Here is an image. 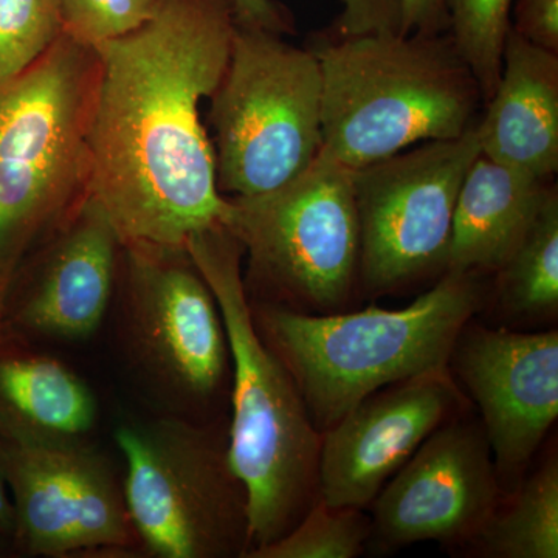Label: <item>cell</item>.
I'll use <instances>...</instances> for the list:
<instances>
[{"label": "cell", "mask_w": 558, "mask_h": 558, "mask_svg": "<svg viewBox=\"0 0 558 558\" xmlns=\"http://www.w3.org/2000/svg\"><path fill=\"white\" fill-rule=\"evenodd\" d=\"M236 22L231 0H165L137 31L94 47L90 194L121 245L185 247L220 223L227 197L201 102L226 72Z\"/></svg>", "instance_id": "6da1fadb"}, {"label": "cell", "mask_w": 558, "mask_h": 558, "mask_svg": "<svg viewBox=\"0 0 558 558\" xmlns=\"http://www.w3.org/2000/svg\"><path fill=\"white\" fill-rule=\"evenodd\" d=\"M185 247L215 295L229 340V459L247 492L252 553L288 534L319 498L322 433L292 374L256 328L240 242L216 223Z\"/></svg>", "instance_id": "7a4b0ae2"}, {"label": "cell", "mask_w": 558, "mask_h": 558, "mask_svg": "<svg viewBox=\"0 0 558 558\" xmlns=\"http://www.w3.org/2000/svg\"><path fill=\"white\" fill-rule=\"evenodd\" d=\"M481 277L476 271H444L403 310L306 314L259 303L252 314L323 433L373 392L449 368L459 333L486 301Z\"/></svg>", "instance_id": "3957f363"}, {"label": "cell", "mask_w": 558, "mask_h": 558, "mask_svg": "<svg viewBox=\"0 0 558 558\" xmlns=\"http://www.w3.org/2000/svg\"><path fill=\"white\" fill-rule=\"evenodd\" d=\"M307 49L322 68V153L352 170L478 123L483 92L449 32L328 33Z\"/></svg>", "instance_id": "277c9868"}, {"label": "cell", "mask_w": 558, "mask_h": 558, "mask_svg": "<svg viewBox=\"0 0 558 558\" xmlns=\"http://www.w3.org/2000/svg\"><path fill=\"white\" fill-rule=\"evenodd\" d=\"M97 53L69 35L0 90V318L21 260L90 194Z\"/></svg>", "instance_id": "5b68a950"}, {"label": "cell", "mask_w": 558, "mask_h": 558, "mask_svg": "<svg viewBox=\"0 0 558 558\" xmlns=\"http://www.w3.org/2000/svg\"><path fill=\"white\" fill-rule=\"evenodd\" d=\"M281 36L236 22L209 97L218 189L230 197L282 189L322 153V68L311 49Z\"/></svg>", "instance_id": "8992f818"}, {"label": "cell", "mask_w": 558, "mask_h": 558, "mask_svg": "<svg viewBox=\"0 0 558 558\" xmlns=\"http://www.w3.org/2000/svg\"><path fill=\"white\" fill-rule=\"evenodd\" d=\"M354 170L319 153L299 179L255 197H227L220 223L248 256V279L270 304L343 312L360 282Z\"/></svg>", "instance_id": "52a82bcc"}, {"label": "cell", "mask_w": 558, "mask_h": 558, "mask_svg": "<svg viewBox=\"0 0 558 558\" xmlns=\"http://www.w3.org/2000/svg\"><path fill=\"white\" fill-rule=\"evenodd\" d=\"M132 527L161 558L247 557L248 499L229 438L180 418L130 424L116 435Z\"/></svg>", "instance_id": "ba28073f"}, {"label": "cell", "mask_w": 558, "mask_h": 558, "mask_svg": "<svg viewBox=\"0 0 558 558\" xmlns=\"http://www.w3.org/2000/svg\"><path fill=\"white\" fill-rule=\"evenodd\" d=\"M480 154L475 124L354 170L365 292L384 295L444 274L459 189Z\"/></svg>", "instance_id": "9c48e42d"}, {"label": "cell", "mask_w": 558, "mask_h": 558, "mask_svg": "<svg viewBox=\"0 0 558 558\" xmlns=\"http://www.w3.org/2000/svg\"><path fill=\"white\" fill-rule=\"evenodd\" d=\"M14 534L33 556L130 548L138 539L112 468L70 436L25 427L0 413Z\"/></svg>", "instance_id": "30bf717a"}, {"label": "cell", "mask_w": 558, "mask_h": 558, "mask_svg": "<svg viewBox=\"0 0 558 558\" xmlns=\"http://www.w3.org/2000/svg\"><path fill=\"white\" fill-rule=\"evenodd\" d=\"M124 329L132 359L178 403L219 391L229 365L226 326L186 247L121 245Z\"/></svg>", "instance_id": "8fae6325"}, {"label": "cell", "mask_w": 558, "mask_h": 558, "mask_svg": "<svg viewBox=\"0 0 558 558\" xmlns=\"http://www.w3.org/2000/svg\"><path fill=\"white\" fill-rule=\"evenodd\" d=\"M498 505V473L483 424L450 418L371 502L368 543L387 553L421 542H473Z\"/></svg>", "instance_id": "7c38bea8"}, {"label": "cell", "mask_w": 558, "mask_h": 558, "mask_svg": "<svg viewBox=\"0 0 558 558\" xmlns=\"http://www.w3.org/2000/svg\"><path fill=\"white\" fill-rule=\"evenodd\" d=\"M462 405L450 366L388 385L360 400L322 433L319 499L332 508L365 509Z\"/></svg>", "instance_id": "4fadbf2b"}, {"label": "cell", "mask_w": 558, "mask_h": 558, "mask_svg": "<svg viewBox=\"0 0 558 558\" xmlns=\"http://www.w3.org/2000/svg\"><path fill=\"white\" fill-rule=\"evenodd\" d=\"M449 366L478 405L499 476L519 475L558 417V332L465 325Z\"/></svg>", "instance_id": "5bb4252c"}, {"label": "cell", "mask_w": 558, "mask_h": 558, "mask_svg": "<svg viewBox=\"0 0 558 558\" xmlns=\"http://www.w3.org/2000/svg\"><path fill=\"white\" fill-rule=\"evenodd\" d=\"M47 242L40 269L11 319L24 332L44 339H87L109 307L119 234L89 194Z\"/></svg>", "instance_id": "9a60e30c"}, {"label": "cell", "mask_w": 558, "mask_h": 558, "mask_svg": "<svg viewBox=\"0 0 558 558\" xmlns=\"http://www.w3.org/2000/svg\"><path fill=\"white\" fill-rule=\"evenodd\" d=\"M481 154L527 178L558 170V53L510 27L497 89L476 123Z\"/></svg>", "instance_id": "2e32d148"}, {"label": "cell", "mask_w": 558, "mask_h": 558, "mask_svg": "<svg viewBox=\"0 0 558 558\" xmlns=\"http://www.w3.org/2000/svg\"><path fill=\"white\" fill-rule=\"evenodd\" d=\"M554 186L480 154L459 189L444 271L497 274Z\"/></svg>", "instance_id": "e0dca14e"}, {"label": "cell", "mask_w": 558, "mask_h": 558, "mask_svg": "<svg viewBox=\"0 0 558 558\" xmlns=\"http://www.w3.org/2000/svg\"><path fill=\"white\" fill-rule=\"evenodd\" d=\"M0 400L5 416L49 435L78 438L94 425V396L60 362L47 357L0 360Z\"/></svg>", "instance_id": "ac0fdd59"}, {"label": "cell", "mask_w": 558, "mask_h": 558, "mask_svg": "<svg viewBox=\"0 0 558 558\" xmlns=\"http://www.w3.org/2000/svg\"><path fill=\"white\" fill-rule=\"evenodd\" d=\"M497 304L510 318L543 319L558 311V193L554 186L523 240L497 271Z\"/></svg>", "instance_id": "d6986e66"}, {"label": "cell", "mask_w": 558, "mask_h": 558, "mask_svg": "<svg viewBox=\"0 0 558 558\" xmlns=\"http://www.w3.org/2000/svg\"><path fill=\"white\" fill-rule=\"evenodd\" d=\"M473 542L490 558L558 557V462L549 458L542 469L495 509Z\"/></svg>", "instance_id": "ffe728a7"}, {"label": "cell", "mask_w": 558, "mask_h": 558, "mask_svg": "<svg viewBox=\"0 0 558 558\" xmlns=\"http://www.w3.org/2000/svg\"><path fill=\"white\" fill-rule=\"evenodd\" d=\"M371 517L357 508H332L317 499L306 515L277 542L250 558H355L369 542Z\"/></svg>", "instance_id": "44dd1931"}, {"label": "cell", "mask_w": 558, "mask_h": 558, "mask_svg": "<svg viewBox=\"0 0 558 558\" xmlns=\"http://www.w3.org/2000/svg\"><path fill=\"white\" fill-rule=\"evenodd\" d=\"M513 0H449V35L483 92L497 89Z\"/></svg>", "instance_id": "7402d4cb"}, {"label": "cell", "mask_w": 558, "mask_h": 558, "mask_svg": "<svg viewBox=\"0 0 558 558\" xmlns=\"http://www.w3.org/2000/svg\"><path fill=\"white\" fill-rule=\"evenodd\" d=\"M62 35L58 0H0V90L28 72Z\"/></svg>", "instance_id": "603a6c76"}, {"label": "cell", "mask_w": 558, "mask_h": 558, "mask_svg": "<svg viewBox=\"0 0 558 558\" xmlns=\"http://www.w3.org/2000/svg\"><path fill=\"white\" fill-rule=\"evenodd\" d=\"M64 33L94 47L130 35L156 16L165 0H58Z\"/></svg>", "instance_id": "cb8c5ba5"}, {"label": "cell", "mask_w": 558, "mask_h": 558, "mask_svg": "<svg viewBox=\"0 0 558 558\" xmlns=\"http://www.w3.org/2000/svg\"><path fill=\"white\" fill-rule=\"evenodd\" d=\"M343 10L333 22L329 35L337 38L400 33L402 0H341Z\"/></svg>", "instance_id": "d4e9b609"}, {"label": "cell", "mask_w": 558, "mask_h": 558, "mask_svg": "<svg viewBox=\"0 0 558 558\" xmlns=\"http://www.w3.org/2000/svg\"><path fill=\"white\" fill-rule=\"evenodd\" d=\"M510 27L529 43L558 53V0H517Z\"/></svg>", "instance_id": "484cf974"}, {"label": "cell", "mask_w": 558, "mask_h": 558, "mask_svg": "<svg viewBox=\"0 0 558 558\" xmlns=\"http://www.w3.org/2000/svg\"><path fill=\"white\" fill-rule=\"evenodd\" d=\"M449 32V0H402L400 35Z\"/></svg>", "instance_id": "4316f807"}, {"label": "cell", "mask_w": 558, "mask_h": 558, "mask_svg": "<svg viewBox=\"0 0 558 558\" xmlns=\"http://www.w3.org/2000/svg\"><path fill=\"white\" fill-rule=\"evenodd\" d=\"M231 2L236 11V20L241 24L253 25L278 35L295 33L292 13L278 0H231Z\"/></svg>", "instance_id": "83f0119b"}, {"label": "cell", "mask_w": 558, "mask_h": 558, "mask_svg": "<svg viewBox=\"0 0 558 558\" xmlns=\"http://www.w3.org/2000/svg\"><path fill=\"white\" fill-rule=\"evenodd\" d=\"M14 534V509L11 501L9 481H7L3 440L0 433V535Z\"/></svg>", "instance_id": "f1b7e54d"}]
</instances>
